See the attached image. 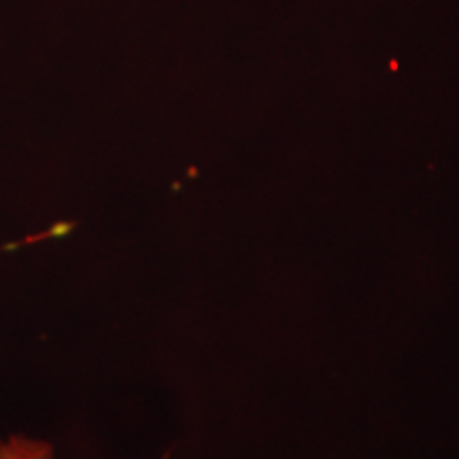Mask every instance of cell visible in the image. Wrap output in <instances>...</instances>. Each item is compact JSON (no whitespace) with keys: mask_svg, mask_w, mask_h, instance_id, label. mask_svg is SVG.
<instances>
[{"mask_svg":"<svg viewBox=\"0 0 459 459\" xmlns=\"http://www.w3.org/2000/svg\"><path fill=\"white\" fill-rule=\"evenodd\" d=\"M0 459H54V451L45 443L24 436H11L9 440L0 443Z\"/></svg>","mask_w":459,"mask_h":459,"instance_id":"obj_1","label":"cell"}]
</instances>
